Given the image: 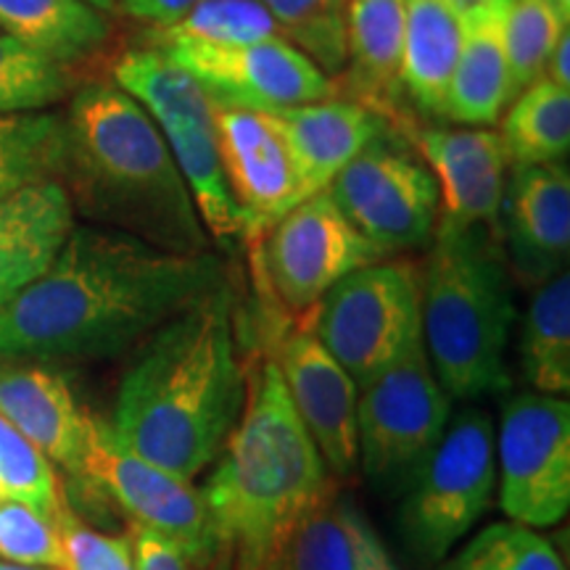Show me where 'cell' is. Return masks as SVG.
Listing matches in <instances>:
<instances>
[{
	"mask_svg": "<svg viewBox=\"0 0 570 570\" xmlns=\"http://www.w3.org/2000/svg\"><path fill=\"white\" fill-rule=\"evenodd\" d=\"M223 283L212 252H167L114 227L75 225L51 265L0 312V356H117Z\"/></svg>",
	"mask_w": 570,
	"mask_h": 570,
	"instance_id": "cell-1",
	"label": "cell"
},
{
	"mask_svg": "<svg viewBox=\"0 0 570 570\" xmlns=\"http://www.w3.org/2000/svg\"><path fill=\"white\" fill-rule=\"evenodd\" d=\"M244 399L233 294L223 283L140 348L119 383L109 425L142 460L194 481L223 452Z\"/></svg>",
	"mask_w": 570,
	"mask_h": 570,
	"instance_id": "cell-2",
	"label": "cell"
},
{
	"mask_svg": "<svg viewBox=\"0 0 570 570\" xmlns=\"http://www.w3.org/2000/svg\"><path fill=\"white\" fill-rule=\"evenodd\" d=\"M69 159L63 180L71 202L114 230L180 254L209 252L202 217L159 127L114 82L71 92Z\"/></svg>",
	"mask_w": 570,
	"mask_h": 570,
	"instance_id": "cell-3",
	"label": "cell"
},
{
	"mask_svg": "<svg viewBox=\"0 0 570 570\" xmlns=\"http://www.w3.org/2000/svg\"><path fill=\"white\" fill-rule=\"evenodd\" d=\"M244 375V410L202 494L214 531L233 552H281L306 510L331 489L327 468L273 356H252Z\"/></svg>",
	"mask_w": 570,
	"mask_h": 570,
	"instance_id": "cell-4",
	"label": "cell"
},
{
	"mask_svg": "<svg viewBox=\"0 0 570 570\" xmlns=\"http://www.w3.org/2000/svg\"><path fill=\"white\" fill-rule=\"evenodd\" d=\"M420 273V336L446 396L454 402L508 391L504 352L515 298L494 227L441 217Z\"/></svg>",
	"mask_w": 570,
	"mask_h": 570,
	"instance_id": "cell-5",
	"label": "cell"
},
{
	"mask_svg": "<svg viewBox=\"0 0 570 570\" xmlns=\"http://www.w3.org/2000/svg\"><path fill=\"white\" fill-rule=\"evenodd\" d=\"M114 85L151 114L194 196L206 235L219 246L244 240V219L219 156L214 101L202 85L156 48H130L114 63Z\"/></svg>",
	"mask_w": 570,
	"mask_h": 570,
	"instance_id": "cell-6",
	"label": "cell"
},
{
	"mask_svg": "<svg viewBox=\"0 0 570 570\" xmlns=\"http://www.w3.org/2000/svg\"><path fill=\"white\" fill-rule=\"evenodd\" d=\"M420 265L377 259L333 285L309 315V327L362 389L420 338Z\"/></svg>",
	"mask_w": 570,
	"mask_h": 570,
	"instance_id": "cell-7",
	"label": "cell"
},
{
	"mask_svg": "<svg viewBox=\"0 0 570 570\" xmlns=\"http://www.w3.org/2000/svg\"><path fill=\"white\" fill-rule=\"evenodd\" d=\"M497 487L494 425L479 407L449 417L444 436L412 475L399 508L407 547L425 562L449 550L479 523Z\"/></svg>",
	"mask_w": 570,
	"mask_h": 570,
	"instance_id": "cell-8",
	"label": "cell"
},
{
	"mask_svg": "<svg viewBox=\"0 0 570 570\" xmlns=\"http://www.w3.org/2000/svg\"><path fill=\"white\" fill-rule=\"evenodd\" d=\"M452 399L428 362L423 336L356 396V449L381 487H404L444 436Z\"/></svg>",
	"mask_w": 570,
	"mask_h": 570,
	"instance_id": "cell-9",
	"label": "cell"
},
{
	"mask_svg": "<svg viewBox=\"0 0 570 570\" xmlns=\"http://www.w3.org/2000/svg\"><path fill=\"white\" fill-rule=\"evenodd\" d=\"M252 248L259 288L294 317H309L348 273L386 259L354 230L327 190L294 206Z\"/></svg>",
	"mask_w": 570,
	"mask_h": 570,
	"instance_id": "cell-10",
	"label": "cell"
},
{
	"mask_svg": "<svg viewBox=\"0 0 570 570\" xmlns=\"http://www.w3.org/2000/svg\"><path fill=\"white\" fill-rule=\"evenodd\" d=\"M327 196L383 256L431 244L441 219L431 169L389 132L341 169Z\"/></svg>",
	"mask_w": 570,
	"mask_h": 570,
	"instance_id": "cell-11",
	"label": "cell"
},
{
	"mask_svg": "<svg viewBox=\"0 0 570 570\" xmlns=\"http://www.w3.org/2000/svg\"><path fill=\"white\" fill-rule=\"evenodd\" d=\"M499 504L529 529H550L570 508V404L550 394H518L499 423Z\"/></svg>",
	"mask_w": 570,
	"mask_h": 570,
	"instance_id": "cell-12",
	"label": "cell"
},
{
	"mask_svg": "<svg viewBox=\"0 0 570 570\" xmlns=\"http://www.w3.org/2000/svg\"><path fill=\"white\" fill-rule=\"evenodd\" d=\"M82 481L106 491L130 525L173 539L188 554L194 570L204 568L219 552L233 550L214 531L204 494L194 481L142 460L114 436L111 425L92 420V439Z\"/></svg>",
	"mask_w": 570,
	"mask_h": 570,
	"instance_id": "cell-13",
	"label": "cell"
},
{
	"mask_svg": "<svg viewBox=\"0 0 570 570\" xmlns=\"http://www.w3.org/2000/svg\"><path fill=\"white\" fill-rule=\"evenodd\" d=\"M188 71L214 104L254 111L336 98V80L288 40H259L248 46L156 48Z\"/></svg>",
	"mask_w": 570,
	"mask_h": 570,
	"instance_id": "cell-14",
	"label": "cell"
},
{
	"mask_svg": "<svg viewBox=\"0 0 570 570\" xmlns=\"http://www.w3.org/2000/svg\"><path fill=\"white\" fill-rule=\"evenodd\" d=\"M219 156L244 219V244L256 246L277 219L302 204L288 142L267 111L214 104Z\"/></svg>",
	"mask_w": 570,
	"mask_h": 570,
	"instance_id": "cell-15",
	"label": "cell"
},
{
	"mask_svg": "<svg viewBox=\"0 0 570 570\" xmlns=\"http://www.w3.org/2000/svg\"><path fill=\"white\" fill-rule=\"evenodd\" d=\"M269 356L281 370L291 402L315 441L325 468L348 475L360 460L356 449V383L320 344L309 325L277 327Z\"/></svg>",
	"mask_w": 570,
	"mask_h": 570,
	"instance_id": "cell-16",
	"label": "cell"
},
{
	"mask_svg": "<svg viewBox=\"0 0 570 570\" xmlns=\"http://www.w3.org/2000/svg\"><path fill=\"white\" fill-rule=\"evenodd\" d=\"M499 217H504V259L518 283L539 288L566 273L570 254V173L566 164L512 167Z\"/></svg>",
	"mask_w": 570,
	"mask_h": 570,
	"instance_id": "cell-17",
	"label": "cell"
},
{
	"mask_svg": "<svg viewBox=\"0 0 570 570\" xmlns=\"http://www.w3.org/2000/svg\"><path fill=\"white\" fill-rule=\"evenodd\" d=\"M410 146L431 169L439 185L441 217L468 225H499L504 185H508V154L502 138L491 127H412Z\"/></svg>",
	"mask_w": 570,
	"mask_h": 570,
	"instance_id": "cell-18",
	"label": "cell"
},
{
	"mask_svg": "<svg viewBox=\"0 0 570 570\" xmlns=\"http://www.w3.org/2000/svg\"><path fill=\"white\" fill-rule=\"evenodd\" d=\"M0 417L51 465L82 479L92 417L77 404L61 373L42 362L0 356Z\"/></svg>",
	"mask_w": 570,
	"mask_h": 570,
	"instance_id": "cell-19",
	"label": "cell"
},
{
	"mask_svg": "<svg viewBox=\"0 0 570 570\" xmlns=\"http://www.w3.org/2000/svg\"><path fill=\"white\" fill-rule=\"evenodd\" d=\"M267 114L288 142L302 202L331 188L354 156L389 132V122L381 114L341 98Z\"/></svg>",
	"mask_w": 570,
	"mask_h": 570,
	"instance_id": "cell-20",
	"label": "cell"
},
{
	"mask_svg": "<svg viewBox=\"0 0 570 570\" xmlns=\"http://www.w3.org/2000/svg\"><path fill=\"white\" fill-rule=\"evenodd\" d=\"M404 19L407 0H348L344 71L354 101L396 127L407 122L402 114Z\"/></svg>",
	"mask_w": 570,
	"mask_h": 570,
	"instance_id": "cell-21",
	"label": "cell"
},
{
	"mask_svg": "<svg viewBox=\"0 0 570 570\" xmlns=\"http://www.w3.org/2000/svg\"><path fill=\"white\" fill-rule=\"evenodd\" d=\"M71 227L75 204L61 180L0 202V312L51 265Z\"/></svg>",
	"mask_w": 570,
	"mask_h": 570,
	"instance_id": "cell-22",
	"label": "cell"
},
{
	"mask_svg": "<svg viewBox=\"0 0 570 570\" xmlns=\"http://www.w3.org/2000/svg\"><path fill=\"white\" fill-rule=\"evenodd\" d=\"M465 24L444 0H407L402 90L425 117H444Z\"/></svg>",
	"mask_w": 570,
	"mask_h": 570,
	"instance_id": "cell-23",
	"label": "cell"
},
{
	"mask_svg": "<svg viewBox=\"0 0 570 570\" xmlns=\"http://www.w3.org/2000/svg\"><path fill=\"white\" fill-rule=\"evenodd\" d=\"M512 101L504 53V13L465 24V40L449 82L444 119L462 127H489Z\"/></svg>",
	"mask_w": 570,
	"mask_h": 570,
	"instance_id": "cell-24",
	"label": "cell"
},
{
	"mask_svg": "<svg viewBox=\"0 0 570 570\" xmlns=\"http://www.w3.org/2000/svg\"><path fill=\"white\" fill-rule=\"evenodd\" d=\"M0 32L75 67L104 51L111 24L82 0H0Z\"/></svg>",
	"mask_w": 570,
	"mask_h": 570,
	"instance_id": "cell-25",
	"label": "cell"
},
{
	"mask_svg": "<svg viewBox=\"0 0 570 570\" xmlns=\"http://www.w3.org/2000/svg\"><path fill=\"white\" fill-rule=\"evenodd\" d=\"M377 533L352 499L331 489L298 520L288 544V570H362Z\"/></svg>",
	"mask_w": 570,
	"mask_h": 570,
	"instance_id": "cell-26",
	"label": "cell"
},
{
	"mask_svg": "<svg viewBox=\"0 0 570 570\" xmlns=\"http://www.w3.org/2000/svg\"><path fill=\"white\" fill-rule=\"evenodd\" d=\"M520 367L539 394L560 396L570 391V275L533 288L523 331H520Z\"/></svg>",
	"mask_w": 570,
	"mask_h": 570,
	"instance_id": "cell-27",
	"label": "cell"
},
{
	"mask_svg": "<svg viewBox=\"0 0 570 570\" xmlns=\"http://www.w3.org/2000/svg\"><path fill=\"white\" fill-rule=\"evenodd\" d=\"M499 119V138L510 167L558 164L570 151V90L547 77L520 90Z\"/></svg>",
	"mask_w": 570,
	"mask_h": 570,
	"instance_id": "cell-28",
	"label": "cell"
},
{
	"mask_svg": "<svg viewBox=\"0 0 570 570\" xmlns=\"http://www.w3.org/2000/svg\"><path fill=\"white\" fill-rule=\"evenodd\" d=\"M67 119L59 111L0 117V202L67 173Z\"/></svg>",
	"mask_w": 570,
	"mask_h": 570,
	"instance_id": "cell-29",
	"label": "cell"
},
{
	"mask_svg": "<svg viewBox=\"0 0 570 570\" xmlns=\"http://www.w3.org/2000/svg\"><path fill=\"white\" fill-rule=\"evenodd\" d=\"M148 48H227L259 40H285L281 27L256 0H198L164 27H151Z\"/></svg>",
	"mask_w": 570,
	"mask_h": 570,
	"instance_id": "cell-30",
	"label": "cell"
},
{
	"mask_svg": "<svg viewBox=\"0 0 570 570\" xmlns=\"http://www.w3.org/2000/svg\"><path fill=\"white\" fill-rule=\"evenodd\" d=\"M75 90L77 75L69 63L0 32V117L48 111Z\"/></svg>",
	"mask_w": 570,
	"mask_h": 570,
	"instance_id": "cell-31",
	"label": "cell"
},
{
	"mask_svg": "<svg viewBox=\"0 0 570 570\" xmlns=\"http://www.w3.org/2000/svg\"><path fill=\"white\" fill-rule=\"evenodd\" d=\"M267 9L283 38L309 56L325 75L346 67L348 0H256Z\"/></svg>",
	"mask_w": 570,
	"mask_h": 570,
	"instance_id": "cell-32",
	"label": "cell"
},
{
	"mask_svg": "<svg viewBox=\"0 0 570 570\" xmlns=\"http://www.w3.org/2000/svg\"><path fill=\"white\" fill-rule=\"evenodd\" d=\"M554 0H512L504 13V53H508L512 98L544 75L547 61L568 32Z\"/></svg>",
	"mask_w": 570,
	"mask_h": 570,
	"instance_id": "cell-33",
	"label": "cell"
},
{
	"mask_svg": "<svg viewBox=\"0 0 570 570\" xmlns=\"http://www.w3.org/2000/svg\"><path fill=\"white\" fill-rule=\"evenodd\" d=\"M441 570H566L550 539L529 525L491 523Z\"/></svg>",
	"mask_w": 570,
	"mask_h": 570,
	"instance_id": "cell-34",
	"label": "cell"
},
{
	"mask_svg": "<svg viewBox=\"0 0 570 570\" xmlns=\"http://www.w3.org/2000/svg\"><path fill=\"white\" fill-rule=\"evenodd\" d=\"M0 489L3 497L32 504L53 518H59L67 508L51 462L30 441L21 439L3 417H0Z\"/></svg>",
	"mask_w": 570,
	"mask_h": 570,
	"instance_id": "cell-35",
	"label": "cell"
},
{
	"mask_svg": "<svg viewBox=\"0 0 570 570\" xmlns=\"http://www.w3.org/2000/svg\"><path fill=\"white\" fill-rule=\"evenodd\" d=\"M59 518L19 499H0V560L63 570L67 552Z\"/></svg>",
	"mask_w": 570,
	"mask_h": 570,
	"instance_id": "cell-36",
	"label": "cell"
},
{
	"mask_svg": "<svg viewBox=\"0 0 570 570\" xmlns=\"http://www.w3.org/2000/svg\"><path fill=\"white\" fill-rule=\"evenodd\" d=\"M61 537L67 566L63 570H135L130 533L114 537L82 523L69 508L61 510Z\"/></svg>",
	"mask_w": 570,
	"mask_h": 570,
	"instance_id": "cell-37",
	"label": "cell"
},
{
	"mask_svg": "<svg viewBox=\"0 0 570 570\" xmlns=\"http://www.w3.org/2000/svg\"><path fill=\"white\" fill-rule=\"evenodd\" d=\"M130 544L135 570H194L188 554L161 533L130 525Z\"/></svg>",
	"mask_w": 570,
	"mask_h": 570,
	"instance_id": "cell-38",
	"label": "cell"
},
{
	"mask_svg": "<svg viewBox=\"0 0 570 570\" xmlns=\"http://www.w3.org/2000/svg\"><path fill=\"white\" fill-rule=\"evenodd\" d=\"M198 0H119L117 9L135 21H146L151 27H164L175 21L183 11Z\"/></svg>",
	"mask_w": 570,
	"mask_h": 570,
	"instance_id": "cell-39",
	"label": "cell"
},
{
	"mask_svg": "<svg viewBox=\"0 0 570 570\" xmlns=\"http://www.w3.org/2000/svg\"><path fill=\"white\" fill-rule=\"evenodd\" d=\"M444 3L462 19V24L475 19L497 17V13H508L512 0H444Z\"/></svg>",
	"mask_w": 570,
	"mask_h": 570,
	"instance_id": "cell-40",
	"label": "cell"
},
{
	"mask_svg": "<svg viewBox=\"0 0 570 570\" xmlns=\"http://www.w3.org/2000/svg\"><path fill=\"white\" fill-rule=\"evenodd\" d=\"M541 77H547V80L560 85V88L570 90V32L562 35L558 46H554L550 61H547L544 67V75Z\"/></svg>",
	"mask_w": 570,
	"mask_h": 570,
	"instance_id": "cell-41",
	"label": "cell"
},
{
	"mask_svg": "<svg viewBox=\"0 0 570 570\" xmlns=\"http://www.w3.org/2000/svg\"><path fill=\"white\" fill-rule=\"evenodd\" d=\"M230 570H288V562H285V550L265 554L233 552Z\"/></svg>",
	"mask_w": 570,
	"mask_h": 570,
	"instance_id": "cell-42",
	"label": "cell"
},
{
	"mask_svg": "<svg viewBox=\"0 0 570 570\" xmlns=\"http://www.w3.org/2000/svg\"><path fill=\"white\" fill-rule=\"evenodd\" d=\"M362 570H399V568L394 566V562H391L386 547H383V541L375 539L373 547H370L367 554H365Z\"/></svg>",
	"mask_w": 570,
	"mask_h": 570,
	"instance_id": "cell-43",
	"label": "cell"
},
{
	"mask_svg": "<svg viewBox=\"0 0 570 570\" xmlns=\"http://www.w3.org/2000/svg\"><path fill=\"white\" fill-rule=\"evenodd\" d=\"M230 566H233V550H225V552H219L217 558H214L212 562H206V566L198 568V570H230Z\"/></svg>",
	"mask_w": 570,
	"mask_h": 570,
	"instance_id": "cell-44",
	"label": "cell"
},
{
	"mask_svg": "<svg viewBox=\"0 0 570 570\" xmlns=\"http://www.w3.org/2000/svg\"><path fill=\"white\" fill-rule=\"evenodd\" d=\"M82 3H88L90 9L101 11V13H106V17H109L111 11H117V3H119V0H82Z\"/></svg>",
	"mask_w": 570,
	"mask_h": 570,
	"instance_id": "cell-45",
	"label": "cell"
},
{
	"mask_svg": "<svg viewBox=\"0 0 570 570\" xmlns=\"http://www.w3.org/2000/svg\"><path fill=\"white\" fill-rule=\"evenodd\" d=\"M0 570H59V568H38V566H17V562L0 560Z\"/></svg>",
	"mask_w": 570,
	"mask_h": 570,
	"instance_id": "cell-46",
	"label": "cell"
}]
</instances>
